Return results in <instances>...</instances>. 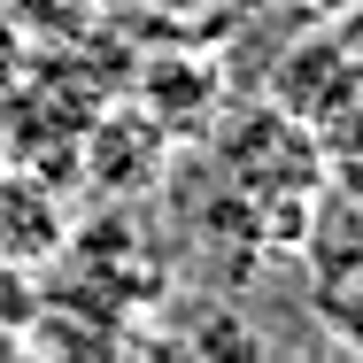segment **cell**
Masks as SVG:
<instances>
[{
  "mask_svg": "<svg viewBox=\"0 0 363 363\" xmlns=\"http://www.w3.org/2000/svg\"><path fill=\"white\" fill-rule=\"evenodd\" d=\"M16 8H23V16H39L47 31H70V23L93 16V0H16Z\"/></svg>",
  "mask_w": 363,
  "mask_h": 363,
  "instance_id": "1",
  "label": "cell"
}]
</instances>
